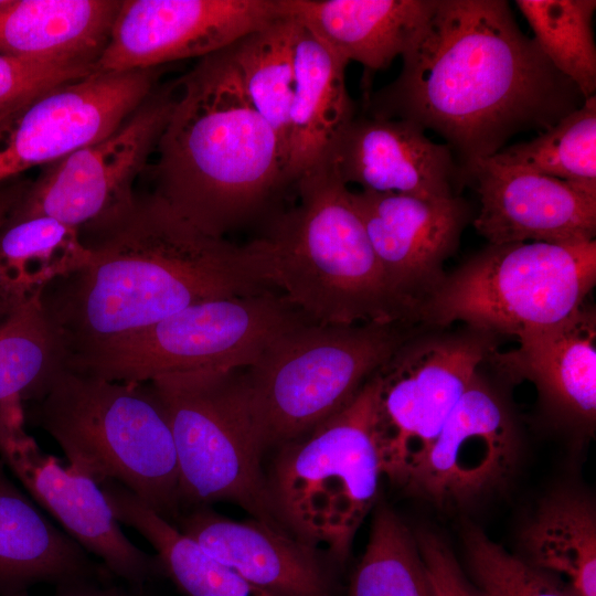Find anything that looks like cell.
Wrapping results in <instances>:
<instances>
[{"instance_id": "cb8c5ba5", "label": "cell", "mask_w": 596, "mask_h": 596, "mask_svg": "<svg viewBox=\"0 0 596 596\" xmlns=\"http://www.w3.org/2000/svg\"><path fill=\"white\" fill-rule=\"evenodd\" d=\"M347 65L299 22L284 170L288 187L329 157L354 119Z\"/></svg>"}, {"instance_id": "8992f818", "label": "cell", "mask_w": 596, "mask_h": 596, "mask_svg": "<svg viewBox=\"0 0 596 596\" xmlns=\"http://www.w3.org/2000/svg\"><path fill=\"white\" fill-rule=\"evenodd\" d=\"M278 448L266 476L277 521L334 564L345 563L384 476L376 372L339 412Z\"/></svg>"}, {"instance_id": "ac0fdd59", "label": "cell", "mask_w": 596, "mask_h": 596, "mask_svg": "<svg viewBox=\"0 0 596 596\" xmlns=\"http://www.w3.org/2000/svg\"><path fill=\"white\" fill-rule=\"evenodd\" d=\"M477 185L473 226L490 245L595 240L596 188L479 159L462 171Z\"/></svg>"}, {"instance_id": "9c48e42d", "label": "cell", "mask_w": 596, "mask_h": 596, "mask_svg": "<svg viewBox=\"0 0 596 596\" xmlns=\"http://www.w3.org/2000/svg\"><path fill=\"white\" fill-rule=\"evenodd\" d=\"M595 283V240L489 245L445 276L415 317L518 337L576 312Z\"/></svg>"}, {"instance_id": "5bb4252c", "label": "cell", "mask_w": 596, "mask_h": 596, "mask_svg": "<svg viewBox=\"0 0 596 596\" xmlns=\"http://www.w3.org/2000/svg\"><path fill=\"white\" fill-rule=\"evenodd\" d=\"M25 409L18 395L0 401V460L29 496L63 531L107 571L143 589L162 573L158 558L135 545L121 531L99 486L44 453L25 430Z\"/></svg>"}, {"instance_id": "74e56055", "label": "cell", "mask_w": 596, "mask_h": 596, "mask_svg": "<svg viewBox=\"0 0 596 596\" xmlns=\"http://www.w3.org/2000/svg\"><path fill=\"white\" fill-rule=\"evenodd\" d=\"M30 182L0 183V228L21 199Z\"/></svg>"}, {"instance_id": "ffe728a7", "label": "cell", "mask_w": 596, "mask_h": 596, "mask_svg": "<svg viewBox=\"0 0 596 596\" xmlns=\"http://www.w3.org/2000/svg\"><path fill=\"white\" fill-rule=\"evenodd\" d=\"M328 158L347 185L358 184L362 191L445 199L454 196V184L462 181L448 146L405 119L354 117Z\"/></svg>"}, {"instance_id": "8d00e7d4", "label": "cell", "mask_w": 596, "mask_h": 596, "mask_svg": "<svg viewBox=\"0 0 596 596\" xmlns=\"http://www.w3.org/2000/svg\"><path fill=\"white\" fill-rule=\"evenodd\" d=\"M108 581H83L60 585L56 586L53 596H146L145 589H138L128 584H110ZM13 596H28V594L23 592Z\"/></svg>"}, {"instance_id": "1f68e13d", "label": "cell", "mask_w": 596, "mask_h": 596, "mask_svg": "<svg viewBox=\"0 0 596 596\" xmlns=\"http://www.w3.org/2000/svg\"><path fill=\"white\" fill-rule=\"evenodd\" d=\"M67 349L41 301L0 324V401L18 395L32 400L61 369Z\"/></svg>"}, {"instance_id": "f1b7e54d", "label": "cell", "mask_w": 596, "mask_h": 596, "mask_svg": "<svg viewBox=\"0 0 596 596\" xmlns=\"http://www.w3.org/2000/svg\"><path fill=\"white\" fill-rule=\"evenodd\" d=\"M298 31L299 22L284 13L228 46L245 93L277 136L285 164Z\"/></svg>"}, {"instance_id": "d6a6232c", "label": "cell", "mask_w": 596, "mask_h": 596, "mask_svg": "<svg viewBox=\"0 0 596 596\" xmlns=\"http://www.w3.org/2000/svg\"><path fill=\"white\" fill-rule=\"evenodd\" d=\"M489 158L596 188V96L538 137L504 147Z\"/></svg>"}, {"instance_id": "d590c367", "label": "cell", "mask_w": 596, "mask_h": 596, "mask_svg": "<svg viewBox=\"0 0 596 596\" xmlns=\"http://www.w3.org/2000/svg\"><path fill=\"white\" fill-rule=\"evenodd\" d=\"M415 541L435 596H481L441 538L419 531Z\"/></svg>"}, {"instance_id": "6da1fadb", "label": "cell", "mask_w": 596, "mask_h": 596, "mask_svg": "<svg viewBox=\"0 0 596 596\" xmlns=\"http://www.w3.org/2000/svg\"><path fill=\"white\" fill-rule=\"evenodd\" d=\"M402 61L397 77L364 99L365 114L438 134L461 171L517 134L551 128L585 100L504 0H436Z\"/></svg>"}, {"instance_id": "7c38bea8", "label": "cell", "mask_w": 596, "mask_h": 596, "mask_svg": "<svg viewBox=\"0 0 596 596\" xmlns=\"http://www.w3.org/2000/svg\"><path fill=\"white\" fill-rule=\"evenodd\" d=\"M177 95V81L156 87L110 135L44 166L7 221L47 216L81 232L123 214L136 200L134 184L156 152Z\"/></svg>"}, {"instance_id": "83f0119b", "label": "cell", "mask_w": 596, "mask_h": 596, "mask_svg": "<svg viewBox=\"0 0 596 596\" xmlns=\"http://www.w3.org/2000/svg\"><path fill=\"white\" fill-rule=\"evenodd\" d=\"M523 558L574 596H596V519L592 503L562 491L546 497L521 532Z\"/></svg>"}, {"instance_id": "e575fe53", "label": "cell", "mask_w": 596, "mask_h": 596, "mask_svg": "<svg viewBox=\"0 0 596 596\" xmlns=\"http://www.w3.org/2000/svg\"><path fill=\"white\" fill-rule=\"evenodd\" d=\"M95 72V64L36 62L0 55V124L21 106L62 83Z\"/></svg>"}, {"instance_id": "52a82bcc", "label": "cell", "mask_w": 596, "mask_h": 596, "mask_svg": "<svg viewBox=\"0 0 596 596\" xmlns=\"http://www.w3.org/2000/svg\"><path fill=\"white\" fill-rule=\"evenodd\" d=\"M408 321L297 323L244 369L265 450L296 440L344 407L415 333Z\"/></svg>"}, {"instance_id": "f546056e", "label": "cell", "mask_w": 596, "mask_h": 596, "mask_svg": "<svg viewBox=\"0 0 596 596\" xmlns=\"http://www.w3.org/2000/svg\"><path fill=\"white\" fill-rule=\"evenodd\" d=\"M551 64L585 99L596 96L595 0H517Z\"/></svg>"}, {"instance_id": "603a6c76", "label": "cell", "mask_w": 596, "mask_h": 596, "mask_svg": "<svg viewBox=\"0 0 596 596\" xmlns=\"http://www.w3.org/2000/svg\"><path fill=\"white\" fill-rule=\"evenodd\" d=\"M110 576L11 481L0 460V595L39 583L56 587Z\"/></svg>"}, {"instance_id": "2e32d148", "label": "cell", "mask_w": 596, "mask_h": 596, "mask_svg": "<svg viewBox=\"0 0 596 596\" xmlns=\"http://www.w3.org/2000/svg\"><path fill=\"white\" fill-rule=\"evenodd\" d=\"M390 289L412 318L445 278L443 264L459 245L471 212L459 196L421 198L352 191Z\"/></svg>"}, {"instance_id": "8fae6325", "label": "cell", "mask_w": 596, "mask_h": 596, "mask_svg": "<svg viewBox=\"0 0 596 596\" xmlns=\"http://www.w3.org/2000/svg\"><path fill=\"white\" fill-rule=\"evenodd\" d=\"M487 333L406 340L376 372L384 477L403 488L493 348Z\"/></svg>"}, {"instance_id": "44dd1931", "label": "cell", "mask_w": 596, "mask_h": 596, "mask_svg": "<svg viewBox=\"0 0 596 596\" xmlns=\"http://www.w3.org/2000/svg\"><path fill=\"white\" fill-rule=\"evenodd\" d=\"M519 347L492 352L498 368L528 380L557 418L590 428L596 417V317L581 307L566 319L517 337Z\"/></svg>"}, {"instance_id": "30bf717a", "label": "cell", "mask_w": 596, "mask_h": 596, "mask_svg": "<svg viewBox=\"0 0 596 596\" xmlns=\"http://www.w3.org/2000/svg\"><path fill=\"white\" fill-rule=\"evenodd\" d=\"M307 320L276 291L217 298L73 353L66 368L128 383L193 370L246 369L277 336Z\"/></svg>"}, {"instance_id": "9a60e30c", "label": "cell", "mask_w": 596, "mask_h": 596, "mask_svg": "<svg viewBox=\"0 0 596 596\" xmlns=\"http://www.w3.org/2000/svg\"><path fill=\"white\" fill-rule=\"evenodd\" d=\"M283 15L280 0H121L95 71L202 58Z\"/></svg>"}, {"instance_id": "836d02e7", "label": "cell", "mask_w": 596, "mask_h": 596, "mask_svg": "<svg viewBox=\"0 0 596 596\" xmlns=\"http://www.w3.org/2000/svg\"><path fill=\"white\" fill-rule=\"evenodd\" d=\"M464 545L481 596H574L563 583L512 555L477 528L466 529Z\"/></svg>"}, {"instance_id": "3957f363", "label": "cell", "mask_w": 596, "mask_h": 596, "mask_svg": "<svg viewBox=\"0 0 596 596\" xmlns=\"http://www.w3.org/2000/svg\"><path fill=\"white\" fill-rule=\"evenodd\" d=\"M178 95L145 172L156 196L216 237L267 213L288 188L272 127L253 106L228 46L177 79Z\"/></svg>"}, {"instance_id": "ba28073f", "label": "cell", "mask_w": 596, "mask_h": 596, "mask_svg": "<svg viewBox=\"0 0 596 596\" xmlns=\"http://www.w3.org/2000/svg\"><path fill=\"white\" fill-rule=\"evenodd\" d=\"M149 383L172 433L182 512L213 502H233L254 519L284 530L268 494L262 467L265 448L244 369L177 372Z\"/></svg>"}, {"instance_id": "4dcf8cb0", "label": "cell", "mask_w": 596, "mask_h": 596, "mask_svg": "<svg viewBox=\"0 0 596 596\" xmlns=\"http://www.w3.org/2000/svg\"><path fill=\"white\" fill-rule=\"evenodd\" d=\"M348 596H435L415 538L389 507H375Z\"/></svg>"}, {"instance_id": "d6986e66", "label": "cell", "mask_w": 596, "mask_h": 596, "mask_svg": "<svg viewBox=\"0 0 596 596\" xmlns=\"http://www.w3.org/2000/svg\"><path fill=\"white\" fill-rule=\"evenodd\" d=\"M174 526L272 596L336 595L334 563L328 554L266 522L235 521L198 505L183 511Z\"/></svg>"}, {"instance_id": "e0dca14e", "label": "cell", "mask_w": 596, "mask_h": 596, "mask_svg": "<svg viewBox=\"0 0 596 596\" xmlns=\"http://www.w3.org/2000/svg\"><path fill=\"white\" fill-rule=\"evenodd\" d=\"M514 444L504 405L477 373L403 489L438 507L467 503L503 480Z\"/></svg>"}, {"instance_id": "7402d4cb", "label": "cell", "mask_w": 596, "mask_h": 596, "mask_svg": "<svg viewBox=\"0 0 596 596\" xmlns=\"http://www.w3.org/2000/svg\"><path fill=\"white\" fill-rule=\"evenodd\" d=\"M340 60L364 67V99L371 75L403 55L432 15L436 0H280Z\"/></svg>"}, {"instance_id": "d4e9b609", "label": "cell", "mask_w": 596, "mask_h": 596, "mask_svg": "<svg viewBox=\"0 0 596 596\" xmlns=\"http://www.w3.org/2000/svg\"><path fill=\"white\" fill-rule=\"evenodd\" d=\"M121 0H0V55L96 64Z\"/></svg>"}, {"instance_id": "4fadbf2b", "label": "cell", "mask_w": 596, "mask_h": 596, "mask_svg": "<svg viewBox=\"0 0 596 596\" xmlns=\"http://www.w3.org/2000/svg\"><path fill=\"white\" fill-rule=\"evenodd\" d=\"M161 72L95 71L21 106L0 124V183L110 135L156 89Z\"/></svg>"}, {"instance_id": "277c9868", "label": "cell", "mask_w": 596, "mask_h": 596, "mask_svg": "<svg viewBox=\"0 0 596 596\" xmlns=\"http://www.w3.org/2000/svg\"><path fill=\"white\" fill-rule=\"evenodd\" d=\"M295 187L298 204L247 244L262 277L312 322L408 321L333 162L327 158Z\"/></svg>"}, {"instance_id": "7a4b0ae2", "label": "cell", "mask_w": 596, "mask_h": 596, "mask_svg": "<svg viewBox=\"0 0 596 596\" xmlns=\"http://www.w3.org/2000/svg\"><path fill=\"white\" fill-rule=\"evenodd\" d=\"M79 234L87 262L53 281L41 298L68 355L194 304L276 291L247 244L203 232L152 193Z\"/></svg>"}, {"instance_id": "484cf974", "label": "cell", "mask_w": 596, "mask_h": 596, "mask_svg": "<svg viewBox=\"0 0 596 596\" xmlns=\"http://www.w3.org/2000/svg\"><path fill=\"white\" fill-rule=\"evenodd\" d=\"M89 253L79 230L47 216L0 228V324L41 301L56 279L82 267Z\"/></svg>"}, {"instance_id": "4316f807", "label": "cell", "mask_w": 596, "mask_h": 596, "mask_svg": "<svg viewBox=\"0 0 596 596\" xmlns=\"http://www.w3.org/2000/svg\"><path fill=\"white\" fill-rule=\"evenodd\" d=\"M102 491L118 523L134 529L152 545L162 574L183 596H272L215 561L127 488L107 481Z\"/></svg>"}, {"instance_id": "5b68a950", "label": "cell", "mask_w": 596, "mask_h": 596, "mask_svg": "<svg viewBox=\"0 0 596 596\" xmlns=\"http://www.w3.org/2000/svg\"><path fill=\"white\" fill-rule=\"evenodd\" d=\"M25 407V418L97 485L115 481L168 522L182 513L174 441L149 382L109 381L66 366Z\"/></svg>"}]
</instances>
